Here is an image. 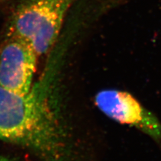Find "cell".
Segmentation results:
<instances>
[{
	"mask_svg": "<svg viewBox=\"0 0 161 161\" xmlns=\"http://www.w3.org/2000/svg\"><path fill=\"white\" fill-rule=\"evenodd\" d=\"M75 0H24L15 11L9 35L22 39L38 56L47 54L57 40Z\"/></svg>",
	"mask_w": 161,
	"mask_h": 161,
	"instance_id": "7a4b0ae2",
	"label": "cell"
},
{
	"mask_svg": "<svg viewBox=\"0 0 161 161\" xmlns=\"http://www.w3.org/2000/svg\"><path fill=\"white\" fill-rule=\"evenodd\" d=\"M0 161H17V160L7 157H4V156L0 155Z\"/></svg>",
	"mask_w": 161,
	"mask_h": 161,
	"instance_id": "5b68a950",
	"label": "cell"
},
{
	"mask_svg": "<svg viewBox=\"0 0 161 161\" xmlns=\"http://www.w3.org/2000/svg\"><path fill=\"white\" fill-rule=\"evenodd\" d=\"M38 54L22 39L8 34L0 45V86L20 95L32 89Z\"/></svg>",
	"mask_w": 161,
	"mask_h": 161,
	"instance_id": "3957f363",
	"label": "cell"
},
{
	"mask_svg": "<svg viewBox=\"0 0 161 161\" xmlns=\"http://www.w3.org/2000/svg\"><path fill=\"white\" fill-rule=\"evenodd\" d=\"M0 139L29 148L44 161L67 158V134L48 79L25 95L0 86Z\"/></svg>",
	"mask_w": 161,
	"mask_h": 161,
	"instance_id": "6da1fadb",
	"label": "cell"
},
{
	"mask_svg": "<svg viewBox=\"0 0 161 161\" xmlns=\"http://www.w3.org/2000/svg\"><path fill=\"white\" fill-rule=\"evenodd\" d=\"M95 102L108 117L119 124L135 126L157 140H161V124L130 93L105 89L97 93Z\"/></svg>",
	"mask_w": 161,
	"mask_h": 161,
	"instance_id": "277c9868",
	"label": "cell"
}]
</instances>
